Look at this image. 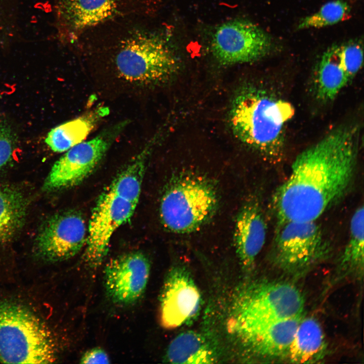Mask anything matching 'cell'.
Masks as SVG:
<instances>
[{
	"mask_svg": "<svg viewBox=\"0 0 364 364\" xmlns=\"http://www.w3.org/2000/svg\"><path fill=\"white\" fill-rule=\"evenodd\" d=\"M359 133L356 125H340L296 157L271 198L276 226L316 221L344 198L355 176Z\"/></svg>",
	"mask_w": 364,
	"mask_h": 364,
	"instance_id": "cell-1",
	"label": "cell"
},
{
	"mask_svg": "<svg viewBox=\"0 0 364 364\" xmlns=\"http://www.w3.org/2000/svg\"><path fill=\"white\" fill-rule=\"evenodd\" d=\"M144 18L108 22L88 30L85 43L112 53L113 63L124 79L153 84L169 79L177 71L178 61L167 39L143 23Z\"/></svg>",
	"mask_w": 364,
	"mask_h": 364,
	"instance_id": "cell-2",
	"label": "cell"
},
{
	"mask_svg": "<svg viewBox=\"0 0 364 364\" xmlns=\"http://www.w3.org/2000/svg\"><path fill=\"white\" fill-rule=\"evenodd\" d=\"M294 113L289 102L262 87L247 84L235 95L229 122L238 140L277 162L283 156L286 125Z\"/></svg>",
	"mask_w": 364,
	"mask_h": 364,
	"instance_id": "cell-3",
	"label": "cell"
},
{
	"mask_svg": "<svg viewBox=\"0 0 364 364\" xmlns=\"http://www.w3.org/2000/svg\"><path fill=\"white\" fill-rule=\"evenodd\" d=\"M150 146H146L100 196L88 228L84 259L97 268L107 255L112 236L133 215L139 201Z\"/></svg>",
	"mask_w": 364,
	"mask_h": 364,
	"instance_id": "cell-4",
	"label": "cell"
},
{
	"mask_svg": "<svg viewBox=\"0 0 364 364\" xmlns=\"http://www.w3.org/2000/svg\"><path fill=\"white\" fill-rule=\"evenodd\" d=\"M218 203V192L212 180L202 174L182 173L166 187L160 204V217L170 232L191 233L212 218Z\"/></svg>",
	"mask_w": 364,
	"mask_h": 364,
	"instance_id": "cell-5",
	"label": "cell"
},
{
	"mask_svg": "<svg viewBox=\"0 0 364 364\" xmlns=\"http://www.w3.org/2000/svg\"><path fill=\"white\" fill-rule=\"evenodd\" d=\"M57 359L53 335L27 308L0 301V360L8 363H49Z\"/></svg>",
	"mask_w": 364,
	"mask_h": 364,
	"instance_id": "cell-6",
	"label": "cell"
},
{
	"mask_svg": "<svg viewBox=\"0 0 364 364\" xmlns=\"http://www.w3.org/2000/svg\"><path fill=\"white\" fill-rule=\"evenodd\" d=\"M151 0H56L61 37L73 44L85 31L127 18H143L150 12Z\"/></svg>",
	"mask_w": 364,
	"mask_h": 364,
	"instance_id": "cell-7",
	"label": "cell"
},
{
	"mask_svg": "<svg viewBox=\"0 0 364 364\" xmlns=\"http://www.w3.org/2000/svg\"><path fill=\"white\" fill-rule=\"evenodd\" d=\"M331 243L316 221H290L276 226L272 259L290 273L305 271L327 256Z\"/></svg>",
	"mask_w": 364,
	"mask_h": 364,
	"instance_id": "cell-8",
	"label": "cell"
},
{
	"mask_svg": "<svg viewBox=\"0 0 364 364\" xmlns=\"http://www.w3.org/2000/svg\"><path fill=\"white\" fill-rule=\"evenodd\" d=\"M303 296L294 286L280 282L253 283L240 293L233 319L285 320L301 317Z\"/></svg>",
	"mask_w": 364,
	"mask_h": 364,
	"instance_id": "cell-9",
	"label": "cell"
},
{
	"mask_svg": "<svg viewBox=\"0 0 364 364\" xmlns=\"http://www.w3.org/2000/svg\"><path fill=\"white\" fill-rule=\"evenodd\" d=\"M123 125L121 123L114 126L66 151L53 165L43 190L53 191L81 183L100 163Z\"/></svg>",
	"mask_w": 364,
	"mask_h": 364,
	"instance_id": "cell-10",
	"label": "cell"
},
{
	"mask_svg": "<svg viewBox=\"0 0 364 364\" xmlns=\"http://www.w3.org/2000/svg\"><path fill=\"white\" fill-rule=\"evenodd\" d=\"M272 48L268 34L244 19H234L219 25L211 41L214 56L224 65L257 61L270 53Z\"/></svg>",
	"mask_w": 364,
	"mask_h": 364,
	"instance_id": "cell-11",
	"label": "cell"
},
{
	"mask_svg": "<svg viewBox=\"0 0 364 364\" xmlns=\"http://www.w3.org/2000/svg\"><path fill=\"white\" fill-rule=\"evenodd\" d=\"M85 221L76 211L51 216L41 226L35 239L37 255L45 261L58 262L77 254L86 242Z\"/></svg>",
	"mask_w": 364,
	"mask_h": 364,
	"instance_id": "cell-12",
	"label": "cell"
},
{
	"mask_svg": "<svg viewBox=\"0 0 364 364\" xmlns=\"http://www.w3.org/2000/svg\"><path fill=\"white\" fill-rule=\"evenodd\" d=\"M107 296L115 304L129 305L144 294L150 272V263L141 252H131L108 262L104 269Z\"/></svg>",
	"mask_w": 364,
	"mask_h": 364,
	"instance_id": "cell-13",
	"label": "cell"
},
{
	"mask_svg": "<svg viewBox=\"0 0 364 364\" xmlns=\"http://www.w3.org/2000/svg\"><path fill=\"white\" fill-rule=\"evenodd\" d=\"M301 317L285 320L233 319L232 331L251 351L276 358L287 355Z\"/></svg>",
	"mask_w": 364,
	"mask_h": 364,
	"instance_id": "cell-14",
	"label": "cell"
},
{
	"mask_svg": "<svg viewBox=\"0 0 364 364\" xmlns=\"http://www.w3.org/2000/svg\"><path fill=\"white\" fill-rule=\"evenodd\" d=\"M201 296L193 280L181 267L168 274L160 296V319L162 326L174 329L193 318L199 310Z\"/></svg>",
	"mask_w": 364,
	"mask_h": 364,
	"instance_id": "cell-15",
	"label": "cell"
},
{
	"mask_svg": "<svg viewBox=\"0 0 364 364\" xmlns=\"http://www.w3.org/2000/svg\"><path fill=\"white\" fill-rule=\"evenodd\" d=\"M234 242L239 260L243 266L253 265L265 242L267 227L260 205L251 198L240 209L234 230Z\"/></svg>",
	"mask_w": 364,
	"mask_h": 364,
	"instance_id": "cell-16",
	"label": "cell"
},
{
	"mask_svg": "<svg viewBox=\"0 0 364 364\" xmlns=\"http://www.w3.org/2000/svg\"><path fill=\"white\" fill-rule=\"evenodd\" d=\"M108 112V108L101 107L65 122L52 129L45 142L55 152H66L83 142Z\"/></svg>",
	"mask_w": 364,
	"mask_h": 364,
	"instance_id": "cell-17",
	"label": "cell"
},
{
	"mask_svg": "<svg viewBox=\"0 0 364 364\" xmlns=\"http://www.w3.org/2000/svg\"><path fill=\"white\" fill-rule=\"evenodd\" d=\"M326 343L322 328L316 320L300 319L287 356L292 363H314L324 357Z\"/></svg>",
	"mask_w": 364,
	"mask_h": 364,
	"instance_id": "cell-18",
	"label": "cell"
},
{
	"mask_svg": "<svg viewBox=\"0 0 364 364\" xmlns=\"http://www.w3.org/2000/svg\"><path fill=\"white\" fill-rule=\"evenodd\" d=\"M314 76L316 98L321 101L334 99L350 81L340 59V45L333 44L322 55Z\"/></svg>",
	"mask_w": 364,
	"mask_h": 364,
	"instance_id": "cell-19",
	"label": "cell"
},
{
	"mask_svg": "<svg viewBox=\"0 0 364 364\" xmlns=\"http://www.w3.org/2000/svg\"><path fill=\"white\" fill-rule=\"evenodd\" d=\"M28 199L16 187L0 186V245L10 241L23 226Z\"/></svg>",
	"mask_w": 364,
	"mask_h": 364,
	"instance_id": "cell-20",
	"label": "cell"
},
{
	"mask_svg": "<svg viewBox=\"0 0 364 364\" xmlns=\"http://www.w3.org/2000/svg\"><path fill=\"white\" fill-rule=\"evenodd\" d=\"M166 358L174 363H210L215 360L213 350L202 336L191 331L180 334L171 342Z\"/></svg>",
	"mask_w": 364,
	"mask_h": 364,
	"instance_id": "cell-21",
	"label": "cell"
},
{
	"mask_svg": "<svg viewBox=\"0 0 364 364\" xmlns=\"http://www.w3.org/2000/svg\"><path fill=\"white\" fill-rule=\"evenodd\" d=\"M363 206H359L351 217L349 239L339 259V267L343 272L360 273L363 271Z\"/></svg>",
	"mask_w": 364,
	"mask_h": 364,
	"instance_id": "cell-22",
	"label": "cell"
},
{
	"mask_svg": "<svg viewBox=\"0 0 364 364\" xmlns=\"http://www.w3.org/2000/svg\"><path fill=\"white\" fill-rule=\"evenodd\" d=\"M351 9L347 2L343 0L329 2L323 5L315 13L302 19L298 30L309 28H322L348 19Z\"/></svg>",
	"mask_w": 364,
	"mask_h": 364,
	"instance_id": "cell-23",
	"label": "cell"
},
{
	"mask_svg": "<svg viewBox=\"0 0 364 364\" xmlns=\"http://www.w3.org/2000/svg\"><path fill=\"white\" fill-rule=\"evenodd\" d=\"M341 64L351 80L363 64V49L359 40H351L340 45Z\"/></svg>",
	"mask_w": 364,
	"mask_h": 364,
	"instance_id": "cell-24",
	"label": "cell"
},
{
	"mask_svg": "<svg viewBox=\"0 0 364 364\" xmlns=\"http://www.w3.org/2000/svg\"><path fill=\"white\" fill-rule=\"evenodd\" d=\"M14 145L15 138L11 128L0 120V170L11 160Z\"/></svg>",
	"mask_w": 364,
	"mask_h": 364,
	"instance_id": "cell-25",
	"label": "cell"
},
{
	"mask_svg": "<svg viewBox=\"0 0 364 364\" xmlns=\"http://www.w3.org/2000/svg\"><path fill=\"white\" fill-rule=\"evenodd\" d=\"M107 353L101 348H93L86 351L80 359L81 363H109Z\"/></svg>",
	"mask_w": 364,
	"mask_h": 364,
	"instance_id": "cell-26",
	"label": "cell"
}]
</instances>
